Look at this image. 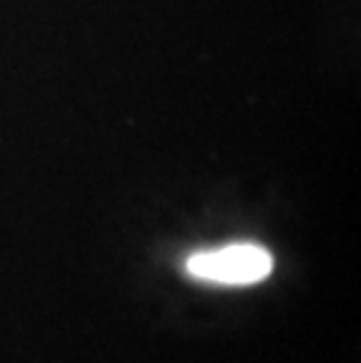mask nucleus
<instances>
[{"mask_svg":"<svg viewBox=\"0 0 361 363\" xmlns=\"http://www.w3.org/2000/svg\"><path fill=\"white\" fill-rule=\"evenodd\" d=\"M272 265L270 251L258 244H228L186 258V272L193 279L221 286L258 284L270 277Z\"/></svg>","mask_w":361,"mask_h":363,"instance_id":"f257e3e1","label":"nucleus"}]
</instances>
